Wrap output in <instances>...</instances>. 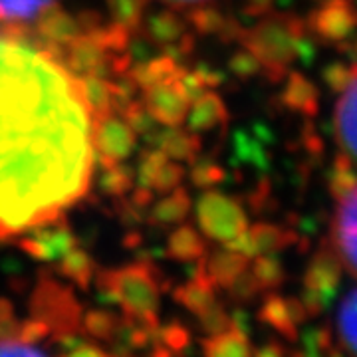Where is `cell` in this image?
<instances>
[{"mask_svg":"<svg viewBox=\"0 0 357 357\" xmlns=\"http://www.w3.org/2000/svg\"><path fill=\"white\" fill-rule=\"evenodd\" d=\"M167 256L181 264H195L206 255V241L203 232L197 230L192 225H177V229L171 230L167 236Z\"/></svg>","mask_w":357,"mask_h":357,"instance_id":"obj_23","label":"cell"},{"mask_svg":"<svg viewBox=\"0 0 357 357\" xmlns=\"http://www.w3.org/2000/svg\"><path fill=\"white\" fill-rule=\"evenodd\" d=\"M77 244L76 234L64 218H56L46 225L30 229L28 236L18 241L26 255L42 262H56Z\"/></svg>","mask_w":357,"mask_h":357,"instance_id":"obj_11","label":"cell"},{"mask_svg":"<svg viewBox=\"0 0 357 357\" xmlns=\"http://www.w3.org/2000/svg\"><path fill=\"white\" fill-rule=\"evenodd\" d=\"M48 335H52L50 328L38 318H30L20 321V328H18V337L24 340L28 344H38V342H44Z\"/></svg>","mask_w":357,"mask_h":357,"instance_id":"obj_50","label":"cell"},{"mask_svg":"<svg viewBox=\"0 0 357 357\" xmlns=\"http://www.w3.org/2000/svg\"><path fill=\"white\" fill-rule=\"evenodd\" d=\"M77 26H79V32H91L96 28H100L103 24V18L98 13L93 10H88V13H79L76 16Z\"/></svg>","mask_w":357,"mask_h":357,"instance_id":"obj_54","label":"cell"},{"mask_svg":"<svg viewBox=\"0 0 357 357\" xmlns=\"http://www.w3.org/2000/svg\"><path fill=\"white\" fill-rule=\"evenodd\" d=\"M284 88L278 96V103L284 109L314 119L319 112V89L302 72H288L284 77Z\"/></svg>","mask_w":357,"mask_h":357,"instance_id":"obj_16","label":"cell"},{"mask_svg":"<svg viewBox=\"0 0 357 357\" xmlns=\"http://www.w3.org/2000/svg\"><path fill=\"white\" fill-rule=\"evenodd\" d=\"M153 345H163L173 356H177L191 345V332L181 321H169L167 326H159Z\"/></svg>","mask_w":357,"mask_h":357,"instance_id":"obj_40","label":"cell"},{"mask_svg":"<svg viewBox=\"0 0 357 357\" xmlns=\"http://www.w3.org/2000/svg\"><path fill=\"white\" fill-rule=\"evenodd\" d=\"M234 151L246 165L255 169H266L270 165V153L264 147V141L260 137H252L250 133L238 131L234 137Z\"/></svg>","mask_w":357,"mask_h":357,"instance_id":"obj_38","label":"cell"},{"mask_svg":"<svg viewBox=\"0 0 357 357\" xmlns=\"http://www.w3.org/2000/svg\"><path fill=\"white\" fill-rule=\"evenodd\" d=\"M307 32L306 22L290 13H268L252 28H244L241 44L255 54L262 64V76L280 84L296 62L298 38Z\"/></svg>","mask_w":357,"mask_h":357,"instance_id":"obj_2","label":"cell"},{"mask_svg":"<svg viewBox=\"0 0 357 357\" xmlns=\"http://www.w3.org/2000/svg\"><path fill=\"white\" fill-rule=\"evenodd\" d=\"M227 14L218 10L217 6H208L206 2L195 6L189 16H187V24L192 26L195 32L203 34V36H218L222 26L227 22Z\"/></svg>","mask_w":357,"mask_h":357,"instance_id":"obj_37","label":"cell"},{"mask_svg":"<svg viewBox=\"0 0 357 357\" xmlns=\"http://www.w3.org/2000/svg\"><path fill=\"white\" fill-rule=\"evenodd\" d=\"M298 342L302 349L296 351L298 356H337L340 349L333 347V332L330 326H310L302 333H298Z\"/></svg>","mask_w":357,"mask_h":357,"instance_id":"obj_33","label":"cell"},{"mask_svg":"<svg viewBox=\"0 0 357 357\" xmlns=\"http://www.w3.org/2000/svg\"><path fill=\"white\" fill-rule=\"evenodd\" d=\"M161 2H165L169 4L171 8H189V6H199V4H204V2H211V0H161Z\"/></svg>","mask_w":357,"mask_h":357,"instance_id":"obj_58","label":"cell"},{"mask_svg":"<svg viewBox=\"0 0 357 357\" xmlns=\"http://www.w3.org/2000/svg\"><path fill=\"white\" fill-rule=\"evenodd\" d=\"M119 324H121V318L117 314L109 310H102V307L88 310L82 314V333L96 342L112 344L119 332Z\"/></svg>","mask_w":357,"mask_h":357,"instance_id":"obj_30","label":"cell"},{"mask_svg":"<svg viewBox=\"0 0 357 357\" xmlns=\"http://www.w3.org/2000/svg\"><path fill=\"white\" fill-rule=\"evenodd\" d=\"M109 60H112V52L105 50L91 34L82 32L64 48L62 64L77 77H114L112 76V62Z\"/></svg>","mask_w":357,"mask_h":357,"instance_id":"obj_15","label":"cell"},{"mask_svg":"<svg viewBox=\"0 0 357 357\" xmlns=\"http://www.w3.org/2000/svg\"><path fill=\"white\" fill-rule=\"evenodd\" d=\"M192 208V201L189 191L185 187L178 185L177 189L165 192L159 201L151 203L149 208V225H153L157 229H167V227H175L185 222V218L189 217Z\"/></svg>","mask_w":357,"mask_h":357,"instance_id":"obj_22","label":"cell"},{"mask_svg":"<svg viewBox=\"0 0 357 357\" xmlns=\"http://www.w3.org/2000/svg\"><path fill=\"white\" fill-rule=\"evenodd\" d=\"M321 79L333 93H342L356 82L354 72H351V64L342 62V60H333V62L326 66L321 70Z\"/></svg>","mask_w":357,"mask_h":357,"instance_id":"obj_46","label":"cell"},{"mask_svg":"<svg viewBox=\"0 0 357 357\" xmlns=\"http://www.w3.org/2000/svg\"><path fill=\"white\" fill-rule=\"evenodd\" d=\"M183 178H185V167H183V163L173 161V159H167L165 163L161 165V169H159L151 189L155 192H159V195H165V192L177 189L178 185L183 183Z\"/></svg>","mask_w":357,"mask_h":357,"instance_id":"obj_48","label":"cell"},{"mask_svg":"<svg viewBox=\"0 0 357 357\" xmlns=\"http://www.w3.org/2000/svg\"><path fill=\"white\" fill-rule=\"evenodd\" d=\"M137 133L115 112L93 117V153L103 169L126 163L135 151Z\"/></svg>","mask_w":357,"mask_h":357,"instance_id":"obj_7","label":"cell"},{"mask_svg":"<svg viewBox=\"0 0 357 357\" xmlns=\"http://www.w3.org/2000/svg\"><path fill=\"white\" fill-rule=\"evenodd\" d=\"M197 324H199V328H201V332L204 335H217V333L225 332V330H229L230 326H232L230 314L220 302H215L213 306H208L204 312L197 314Z\"/></svg>","mask_w":357,"mask_h":357,"instance_id":"obj_45","label":"cell"},{"mask_svg":"<svg viewBox=\"0 0 357 357\" xmlns=\"http://www.w3.org/2000/svg\"><path fill=\"white\" fill-rule=\"evenodd\" d=\"M167 159H169V157H167L159 147L145 149V151L139 155V159H137V167L133 169V171H135V183H137L139 187H149V189H151V185H153L159 169H161V165L165 163Z\"/></svg>","mask_w":357,"mask_h":357,"instance_id":"obj_41","label":"cell"},{"mask_svg":"<svg viewBox=\"0 0 357 357\" xmlns=\"http://www.w3.org/2000/svg\"><path fill=\"white\" fill-rule=\"evenodd\" d=\"M105 4L112 22L128 28L131 34H137L149 0H105Z\"/></svg>","mask_w":357,"mask_h":357,"instance_id":"obj_35","label":"cell"},{"mask_svg":"<svg viewBox=\"0 0 357 357\" xmlns=\"http://www.w3.org/2000/svg\"><path fill=\"white\" fill-rule=\"evenodd\" d=\"M203 266L206 276L215 282L218 288H227L241 272L250 266V258L222 246L211 255H204Z\"/></svg>","mask_w":357,"mask_h":357,"instance_id":"obj_25","label":"cell"},{"mask_svg":"<svg viewBox=\"0 0 357 357\" xmlns=\"http://www.w3.org/2000/svg\"><path fill=\"white\" fill-rule=\"evenodd\" d=\"M187 32H189L187 20L177 13V8H165V10L151 13L149 16H143L139 30H137L141 38L159 48H165L169 44L177 42Z\"/></svg>","mask_w":357,"mask_h":357,"instance_id":"obj_17","label":"cell"},{"mask_svg":"<svg viewBox=\"0 0 357 357\" xmlns=\"http://www.w3.org/2000/svg\"><path fill=\"white\" fill-rule=\"evenodd\" d=\"M195 72L199 74V77L203 79V84L206 86V89L211 88H218L222 82H225V76L217 72V70H213V68H208V66L201 64L199 68H195Z\"/></svg>","mask_w":357,"mask_h":357,"instance_id":"obj_53","label":"cell"},{"mask_svg":"<svg viewBox=\"0 0 357 357\" xmlns=\"http://www.w3.org/2000/svg\"><path fill=\"white\" fill-rule=\"evenodd\" d=\"M30 316L42 319L50 328L54 340L82 332V306L76 294L50 274H40L30 296Z\"/></svg>","mask_w":357,"mask_h":357,"instance_id":"obj_4","label":"cell"},{"mask_svg":"<svg viewBox=\"0 0 357 357\" xmlns=\"http://www.w3.org/2000/svg\"><path fill=\"white\" fill-rule=\"evenodd\" d=\"M201 349L208 357H248L252 356L255 345L248 333L230 326L217 335H206L201 342Z\"/></svg>","mask_w":357,"mask_h":357,"instance_id":"obj_26","label":"cell"},{"mask_svg":"<svg viewBox=\"0 0 357 357\" xmlns=\"http://www.w3.org/2000/svg\"><path fill=\"white\" fill-rule=\"evenodd\" d=\"M121 117L128 121V126L137 135H151L155 129H157V121H155L153 117H151V114L147 112V107L143 105V102L141 100H131V102L121 109Z\"/></svg>","mask_w":357,"mask_h":357,"instance_id":"obj_43","label":"cell"},{"mask_svg":"<svg viewBox=\"0 0 357 357\" xmlns=\"http://www.w3.org/2000/svg\"><path fill=\"white\" fill-rule=\"evenodd\" d=\"M155 199V191L153 189H149V187H139L137 185V189L133 191V195H131V203L135 204V206H139V208H149L151 206V203H153Z\"/></svg>","mask_w":357,"mask_h":357,"instance_id":"obj_56","label":"cell"},{"mask_svg":"<svg viewBox=\"0 0 357 357\" xmlns=\"http://www.w3.org/2000/svg\"><path fill=\"white\" fill-rule=\"evenodd\" d=\"M195 264H197V274L187 284L177 286L173 290V300L177 302L178 306H183L187 312H191V314L197 316V314L204 312L208 306H213L215 302H218V286L206 276L203 266V258L197 260Z\"/></svg>","mask_w":357,"mask_h":357,"instance_id":"obj_20","label":"cell"},{"mask_svg":"<svg viewBox=\"0 0 357 357\" xmlns=\"http://www.w3.org/2000/svg\"><path fill=\"white\" fill-rule=\"evenodd\" d=\"M312 36L324 44H340L357 32V13L347 0H324L306 20Z\"/></svg>","mask_w":357,"mask_h":357,"instance_id":"obj_8","label":"cell"},{"mask_svg":"<svg viewBox=\"0 0 357 357\" xmlns=\"http://www.w3.org/2000/svg\"><path fill=\"white\" fill-rule=\"evenodd\" d=\"M347 2H349V6H351V8L357 13V0H347Z\"/></svg>","mask_w":357,"mask_h":357,"instance_id":"obj_60","label":"cell"},{"mask_svg":"<svg viewBox=\"0 0 357 357\" xmlns=\"http://www.w3.org/2000/svg\"><path fill=\"white\" fill-rule=\"evenodd\" d=\"M227 292H229V298L232 302H236V304H248V302H252L262 290H260L258 282H256V278L252 276L250 268H246L244 272H241V274L227 286Z\"/></svg>","mask_w":357,"mask_h":357,"instance_id":"obj_47","label":"cell"},{"mask_svg":"<svg viewBox=\"0 0 357 357\" xmlns=\"http://www.w3.org/2000/svg\"><path fill=\"white\" fill-rule=\"evenodd\" d=\"M189 178H191L192 187L206 191V189H215L220 183L227 181V171L225 167H220L215 159H195L191 163Z\"/></svg>","mask_w":357,"mask_h":357,"instance_id":"obj_39","label":"cell"},{"mask_svg":"<svg viewBox=\"0 0 357 357\" xmlns=\"http://www.w3.org/2000/svg\"><path fill=\"white\" fill-rule=\"evenodd\" d=\"M229 107L217 91L206 89L197 100H192L187 114V129L195 133H208L213 129L222 128L229 123Z\"/></svg>","mask_w":357,"mask_h":357,"instance_id":"obj_19","label":"cell"},{"mask_svg":"<svg viewBox=\"0 0 357 357\" xmlns=\"http://www.w3.org/2000/svg\"><path fill=\"white\" fill-rule=\"evenodd\" d=\"M300 234L294 227H280L274 222H255L248 225V229L236 238H232L227 244L230 250H236L241 255L248 256L250 260L260 255H278L282 250L298 244Z\"/></svg>","mask_w":357,"mask_h":357,"instance_id":"obj_9","label":"cell"},{"mask_svg":"<svg viewBox=\"0 0 357 357\" xmlns=\"http://www.w3.org/2000/svg\"><path fill=\"white\" fill-rule=\"evenodd\" d=\"M82 91L86 103L89 105L93 117L114 112L115 96H114V79L103 76H84L79 77Z\"/></svg>","mask_w":357,"mask_h":357,"instance_id":"obj_29","label":"cell"},{"mask_svg":"<svg viewBox=\"0 0 357 357\" xmlns=\"http://www.w3.org/2000/svg\"><path fill=\"white\" fill-rule=\"evenodd\" d=\"M46 354L50 351L36 344H28L18 335L0 340V356H46Z\"/></svg>","mask_w":357,"mask_h":357,"instance_id":"obj_49","label":"cell"},{"mask_svg":"<svg viewBox=\"0 0 357 357\" xmlns=\"http://www.w3.org/2000/svg\"><path fill=\"white\" fill-rule=\"evenodd\" d=\"M252 260L255 262L248 268L262 292H274L286 282V268L276 255H260L255 256Z\"/></svg>","mask_w":357,"mask_h":357,"instance_id":"obj_32","label":"cell"},{"mask_svg":"<svg viewBox=\"0 0 357 357\" xmlns=\"http://www.w3.org/2000/svg\"><path fill=\"white\" fill-rule=\"evenodd\" d=\"M333 131L342 151L357 163V79L342 91V98L333 109Z\"/></svg>","mask_w":357,"mask_h":357,"instance_id":"obj_18","label":"cell"},{"mask_svg":"<svg viewBox=\"0 0 357 357\" xmlns=\"http://www.w3.org/2000/svg\"><path fill=\"white\" fill-rule=\"evenodd\" d=\"M344 264L340 256L335 255L333 246L326 243L318 248L307 262L304 272V286H302V304L306 306L310 318L328 312L333 300L337 298L342 288Z\"/></svg>","mask_w":357,"mask_h":357,"instance_id":"obj_5","label":"cell"},{"mask_svg":"<svg viewBox=\"0 0 357 357\" xmlns=\"http://www.w3.org/2000/svg\"><path fill=\"white\" fill-rule=\"evenodd\" d=\"M141 102L155 121L163 128L183 126L191 107V100L185 96L177 79L141 89Z\"/></svg>","mask_w":357,"mask_h":357,"instance_id":"obj_13","label":"cell"},{"mask_svg":"<svg viewBox=\"0 0 357 357\" xmlns=\"http://www.w3.org/2000/svg\"><path fill=\"white\" fill-rule=\"evenodd\" d=\"M14 316H16V312H14L13 302L8 298H0V319H8Z\"/></svg>","mask_w":357,"mask_h":357,"instance_id":"obj_59","label":"cell"},{"mask_svg":"<svg viewBox=\"0 0 357 357\" xmlns=\"http://www.w3.org/2000/svg\"><path fill=\"white\" fill-rule=\"evenodd\" d=\"M326 183H328V192L335 203L347 197L357 187V171L354 167V159L344 151L335 153L326 171Z\"/></svg>","mask_w":357,"mask_h":357,"instance_id":"obj_28","label":"cell"},{"mask_svg":"<svg viewBox=\"0 0 357 357\" xmlns=\"http://www.w3.org/2000/svg\"><path fill=\"white\" fill-rule=\"evenodd\" d=\"M256 318L270 330L282 335L286 342H298V328L304 326L310 316L300 298L294 296L286 298L274 290V292H266Z\"/></svg>","mask_w":357,"mask_h":357,"instance_id":"obj_12","label":"cell"},{"mask_svg":"<svg viewBox=\"0 0 357 357\" xmlns=\"http://www.w3.org/2000/svg\"><path fill=\"white\" fill-rule=\"evenodd\" d=\"M229 70L232 76L243 79V82L262 76V72H264L260 60L248 48H244V46L232 52V56H230L229 60Z\"/></svg>","mask_w":357,"mask_h":357,"instance_id":"obj_44","label":"cell"},{"mask_svg":"<svg viewBox=\"0 0 357 357\" xmlns=\"http://www.w3.org/2000/svg\"><path fill=\"white\" fill-rule=\"evenodd\" d=\"M185 72V68L175 62L171 56L161 54L157 58H149L145 62L133 64L129 68L128 76L133 79V84L141 89L151 88L155 84H165V82H175Z\"/></svg>","mask_w":357,"mask_h":357,"instance_id":"obj_24","label":"cell"},{"mask_svg":"<svg viewBox=\"0 0 357 357\" xmlns=\"http://www.w3.org/2000/svg\"><path fill=\"white\" fill-rule=\"evenodd\" d=\"M195 220L204 238L218 244H227L248 229V215L243 203L215 189H206L199 197Z\"/></svg>","mask_w":357,"mask_h":357,"instance_id":"obj_6","label":"cell"},{"mask_svg":"<svg viewBox=\"0 0 357 357\" xmlns=\"http://www.w3.org/2000/svg\"><path fill=\"white\" fill-rule=\"evenodd\" d=\"M335 48L342 52L344 56L351 58V60H357V38H349L335 44Z\"/></svg>","mask_w":357,"mask_h":357,"instance_id":"obj_57","label":"cell"},{"mask_svg":"<svg viewBox=\"0 0 357 357\" xmlns=\"http://www.w3.org/2000/svg\"><path fill=\"white\" fill-rule=\"evenodd\" d=\"M302 145H304V151L310 155V159H321V155L326 151V141L316 131L312 119H307L302 129Z\"/></svg>","mask_w":357,"mask_h":357,"instance_id":"obj_51","label":"cell"},{"mask_svg":"<svg viewBox=\"0 0 357 357\" xmlns=\"http://www.w3.org/2000/svg\"><path fill=\"white\" fill-rule=\"evenodd\" d=\"M135 185V171L129 165L107 167L105 173L100 178V189L105 197L112 199H123Z\"/></svg>","mask_w":357,"mask_h":357,"instance_id":"obj_36","label":"cell"},{"mask_svg":"<svg viewBox=\"0 0 357 357\" xmlns=\"http://www.w3.org/2000/svg\"><path fill=\"white\" fill-rule=\"evenodd\" d=\"M56 0H0V24H26Z\"/></svg>","mask_w":357,"mask_h":357,"instance_id":"obj_34","label":"cell"},{"mask_svg":"<svg viewBox=\"0 0 357 357\" xmlns=\"http://www.w3.org/2000/svg\"><path fill=\"white\" fill-rule=\"evenodd\" d=\"M288 354V349L284 347L278 342H274V340H270L266 344L262 345V347H255L252 349V356L256 357H282Z\"/></svg>","mask_w":357,"mask_h":357,"instance_id":"obj_55","label":"cell"},{"mask_svg":"<svg viewBox=\"0 0 357 357\" xmlns=\"http://www.w3.org/2000/svg\"><path fill=\"white\" fill-rule=\"evenodd\" d=\"M276 0H243V10L246 16L260 18L264 14L272 13Z\"/></svg>","mask_w":357,"mask_h":357,"instance_id":"obj_52","label":"cell"},{"mask_svg":"<svg viewBox=\"0 0 357 357\" xmlns=\"http://www.w3.org/2000/svg\"><path fill=\"white\" fill-rule=\"evenodd\" d=\"M79 32L76 16L66 13L62 6L50 4L36 16V28H34V44H38L42 52H46L50 58L62 64L64 60V48L76 38Z\"/></svg>","mask_w":357,"mask_h":357,"instance_id":"obj_10","label":"cell"},{"mask_svg":"<svg viewBox=\"0 0 357 357\" xmlns=\"http://www.w3.org/2000/svg\"><path fill=\"white\" fill-rule=\"evenodd\" d=\"M330 244L345 270L357 278V187L342 201H337Z\"/></svg>","mask_w":357,"mask_h":357,"instance_id":"obj_14","label":"cell"},{"mask_svg":"<svg viewBox=\"0 0 357 357\" xmlns=\"http://www.w3.org/2000/svg\"><path fill=\"white\" fill-rule=\"evenodd\" d=\"M93 282L105 302L117 304L126 316L157 314L161 294L167 288L163 274L151 262H133L121 268L98 270Z\"/></svg>","mask_w":357,"mask_h":357,"instance_id":"obj_3","label":"cell"},{"mask_svg":"<svg viewBox=\"0 0 357 357\" xmlns=\"http://www.w3.org/2000/svg\"><path fill=\"white\" fill-rule=\"evenodd\" d=\"M82 82L32 42L0 34V241L62 218L93 175Z\"/></svg>","mask_w":357,"mask_h":357,"instance_id":"obj_1","label":"cell"},{"mask_svg":"<svg viewBox=\"0 0 357 357\" xmlns=\"http://www.w3.org/2000/svg\"><path fill=\"white\" fill-rule=\"evenodd\" d=\"M153 135L155 147H159L173 161L192 163L201 153V137L191 129H181V126L165 128L163 131L155 129Z\"/></svg>","mask_w":357,"mask_h":357,"instance_id":"obj_21","label":"cell"},{"mask_svg":"<svg viewBox=\"0 0 357 357\" xmlns=\"http://www.w3.org/2000/svg\"><path fill=\"white\" fill-rule=\"evenodd\" d=\"M88 34H91L105 50L112 52V54L129 50V44H131V32H129L128 28H123V26L115 24V22L102 24L100 28L88 32Z\"/></svg>","mask_w":357,"mask_h":357,"instance_id":"obj_42","label":"cell"},{"mask_svg":"<svg viewBox=\"0 0 357 357\" xmlns=\"http://www.w3.org/2000/svg\"><path fill=\"white\" fill-rule=\"evenodd\" d=\"M96 272H98L96 260L77 244L58 260V274L68 282H72L79 290H88L93 284Z\"/></svg>","mask_w":357,"mask_h":357,"instance_id":"obj_27","label":"cell"},{"mask_svg":"<svg viewBox=\"0 0 357 357\" xmlns=\"http://www.w3.org/2000/svg\"><path fill=\"white\" fill-rule=\"evenodd\" d=\"M335 332L345 351L357 356V290H351L342 300L335 318Z\"/></svg>","mask_w":357,"mask_h":357,"instance_id":"obj_31","label":"cell"}]
</instances>
